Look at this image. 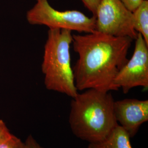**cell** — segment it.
<instances>
[{"label": "cell", "mask_w": 148, "mask_h": 148, "mask_svg": "<svg viewBox=\"0 0 148 148\" xmlns=\"http://www.w3.org/2000/svg\"><path fill=\"white\" fill-rule=\"evenodd\" d=\"M36 1V4L27 12V19L30 24L79 33L87 34L95 31V16L89 17L77 10L58 11L50 5L48 0Z\"/></svg>", "instance_id": "4"}, {"label": "cell", "mask_w": 148, "mask_h": 148, "mask_svg": "<svg viewBox=\"0 0 148 148\" xmlns=\"http://www.w3.org/2000/svg\"><path fill=\"white\" fill-rule=\"evenodd\" d=\"M11 132L7 128L5 122L0 119V142L11 135Z\"/></svg>", "instance_id": "13"}, {"label": "cell", "mask_w": 148, "mask_h": 148, "mask_svg": "<svg viewBox=\"0 0 148 148\" xmlns=\"http://www.w3.org/2000/svg\"><path fill=\"white\" fill-rule=\"evenodd\" d=\"M86 7L95 16L97 10L101 0H81Z\"/></svg>", "instance_id": "11"}, {"label": "cell", "mask_w": 148, "mask_h": 148, "mask_svg": "<svg viewBox=\"0 0 148 148\" xmlns=\"http://www.w3.org/2000/svg\"><path fill=\"white\" fill-rule=\"evenodd\" d=\"M114 111L118 124L132 138L148 121V101L134 98L115 101Z\"/></svg>", "instance_id": "7"}, {"label": "cell", "mask_w": 148, "mask_h": 148, "mask_svg": "<svg viewBox=\"0 0 148 148\" xmlns=\"http://www.w3.org/2000/svg\"><path fill=\"white\" fill-rule=\"evenodd\" d=\"M128 133L119 125L99 142L90 143L88 148H133Z\"/></svg>", "instance_id": "8"}, {"label": "cell", "mask_w": 148, "mask_h": 148, "mask_svg": "<svg viewBox=\"0 0 148 148\" xmlns=\"http://www.w3.org/2000/svg\"><path fill=\"white\" fill-rule=\"evenodd\" d=\"M73 37L74 51L79 56L73 68L77 90H118L114 79L128 60L132 39L96 31Z\"/></svg>", "instance_id": "1"}, {"label": "cell", "mask_w": 148, "mask_h": 148, "mask_svg": "<svg viewBox=\"0 0 148 148\" xmlns=\"http://www.w3.org/2000/svg\"><path fill=\"white\" fill-rule=\"evenodd\" d=\"M134 29L148 45V1L144 0L133 12Z\"/></svg>", "instance_id": "9"}, {"label": "cell", "mask_w": 148, "mask_h": 148, "mask_svg": "<svg viewBox=\"0 0 148 148\" xmlns=\"http://www.w3.org/2000/svg\"><path fill=\"white\" fill-rule=\"evenodd\" d=\"M95 31L116 37L136 40L133 12L120 0H101L95 14Z\"/></svg>", "instance_id": "5"}, {"label": "cell", "mask_w": 148, "mask_h": 148, "mask_svg": "<svg viewBox=\"0 0 148 148\" xmlns=\"http://www.w3.org/2000/svg\"><path fill=\"white\" fill-rule=\"evenodd\" d=\"M72 99L69 123L76 137L89 144L98 143L119 125L110 92L89 89Z\"/></svg>", "instance_id": "2"}, {"label": "cell", "mask_w": 148, "mask_h": 148, "mask_svg": "<svg viewBox=\"0 0 148 148\" xmlns=\"http://www.w3.org/2000/svg\"><path fill=\"white\" fill-rule=\"evenodd\" d=\"M73 41L70 30L49 29L41 66L46 88L72 98L79 93L71 65L70 49Z\"/></svg>", "instance_id": "3"}, {"label": "cell", "mask_w": 148, "mask_h": 148, "mask_svg": "<svg viewBox=\"0 0 148 148\" xmlns=\"http://www.w3.org/2000/svg\"><path fill=\"white\" fill-rule=\"evenodd\" d=\"M25 144L26 148H43L32 135H29L27 137Z\"/></svg>", "instance_id": "14"}, {"label": "cell", "mask_w": 148, "mask_h": 148, "mask_svg": "<svg viewBox=\"0 0 148 148\" xmlns=\"http://www.w3.org/2000/svg\"><path fill=\"white\" fill-rule=\"evenodd\" d=\"M0 148H26V145L20 138L11 134L0 142Z\"/></svg>", "instance_id": "10"}, {"label": "cell", "mask_w": 148, "mask_h": 148, "mask_svg": "<svg viewBox=\"0 0 148 148\" xmlns=\"http://www.w3.org/2000/svg\"><path fill=\"white\" fill-rule=\"evenodd\" d=\"M132 57L120 69L114 79L118 90L127 93L134 87H148V45L138 33Z\"/></svg>", "instance_id": "6"}, {"label": "cell", "mask_w": 148, "mask_h": 148, "mask_svg": "<svg viewBox=\"0 0 148 148\" xmlns=\"http://www.w3.org/2000/svg\"><path fill=\"white\" fill-rule=\"evenodd\" d=\"M128 10L131 12L135 11L144 0H120Z\"/></svg>", "instance_id": "12"}]
</instances>
